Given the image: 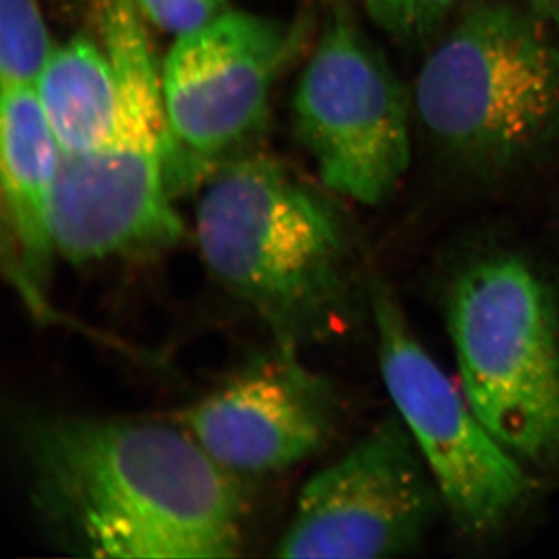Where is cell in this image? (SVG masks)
Wrapping results in <instances>:
<instances>
[{
  "instance_id": "cell-1",
  "label": "cell",
  "mask_w": 559,
  "mask_h": 559,
  "mask_svg": "<svg viewBox=\"0 0 559 559\" xmlns=\"http://www.w3.org/2000/svg\"><path fill=\"white\" fill-rule=\"evenodd\" d=\"M16 447L40 527L91 558H234L245 500L186 428L146 419L25 414Z\"/></svg>"
},
{
  "instance_id": "cell-2",
  "label": "cell",
  "mask_w": 559,
  "mask_h": 559,
  "mask_svg": "<svg viewBox=\"0 0 559 559\" xmlns=\"http://www.w3.org/2000/svg\"><path fill=\"white\" fill-rule=\"evenodd\" d=\"M197 237L213 278L299 348L345 314V235L336 213L278 162L248 156L212 176Z\"/></svg>"
},
{
  "instance_id": "cell-7",
  "label": "cell",
  "mask_w": 559,
  "mask_h": 559,
  "mask_svg": "<svg viewBox=\"0 0 559 559\" xmlns=\"http://www.w3.org/2000/svg\"><path fill=\"white\" fill-rule=\"evenodd\" d=\"M378 356L385 388L439 489L468 535H488L522 509L530 479L411 329L395 294L371 285Z\"/></svg>"
},
{
  "instance_id": "cell-6",
  "label": "cell",
  "mask_w": 559,
  "mask_h": 559,
  "mask_svg": "<svg viewBox=\"0 0 559 559\" xmlns=\"http://www.w3.org/2000/svg\"><path fill=\"white\" fill-rule=\"evenodd\" d=\"M297 135L341 197L380 205L409 170V97L345 9L331 13L293 100Z\"/></svg>"
},
{
  "instance_id": "cell-9",
  "label": "cell",
  "mask_w": 559,
  "mask_h": 559,
  "mask_svg": "<svg viewBox=\"0 0 559 559\" xmlns=\"http://www.w3.org/2000/svg\"><path fill=\"white\" fill-rule=\"evenodd\" d=\"M441 502L406 426L385 419L300 491L282 558H384L419 546Z\"/></svg>"
},
{
  "instance_id": "cell-14",
  "label": "cell",
  "mask_w": 559,
  "mask_h": 559,
  "mask_svg": "<svg viewBox=\"0 0 559 559\" xmlns=\"http://www.w3.org/2000/svg\"><path fill=\"white\" fill-rule=\"evenodd\" d=\"M463 2L465 0H364L377 27L404 46L428 43Z\"/></svg>"
},
{
  "instance_id": "cell-15",
  "label": "cell",
  "mask_w": 559,
  "mask_h": 559,
  "mask_svg": "<svg viewBox=\"0 0 559 559\" xmlns=\"http://www.w3.org/2000/svg\"><path fill=\"white\" fill-rule=\"evenodd\" d=\"M143 20L176 38L218 20L229 10V0H135Z\"/></svg>"
},
{
  "instance_id": "cell-3",
  "label": "cell",
  "mask_w": 559,
  "mask_h": 559,
  "mask_svg": "<svg viewBox=\"0 0 559 559\" xmlns=\"http://www.w3.org/2000/svg\"><path fill=\"white\" fill-rule=\"evenodd\" d=\"M100 24L119 81L116 123L97 148L62 154L51 197L55 249L73 264L153 259L183 235L176 143L145 20L135 0H103Z\"/></svg>"
},
{
  "instance_id": "cell-5",
  "label": "cell",
  "mask_w": 559,
  "mask_h": 559,
  "mask_svg": "<svg viewBox=\"0 0 559 559\" xmlns=\"http://www.w3.org/2000/svg\"><path fill=\"white\" fill-rule=\"evenodd\" d=\"M448 326L462 390L521 463L559 466V314L522 259L474 261L452 282Z\"/></svg>"
},
{
  "instance_id": "cell-16",
  "label": "cell",
  "mask_w": 559,
  "mask_h": 559,
  "mask_svg": "<svg viewBox=\"0 0 559 559\" xmlns=\"http://www.w3.org/2000/svg\"><path fill=\"white\" fill-rule=\"evenodd\" d=\"M524 7L559 38V0H524Z\"/></svg>"
},
{
  "instance_id": "cell-13",
  "label": "cell",
  "mask_w": 559,
  "mask_h": 559,
  "mask_svg": "<svg viewBox=\"0 0 559 559\" xmlns=\"http://www.w3.org/2000/svg\"><path fill=\"white\" fill-rule=\"evenodd\" d=\"M51 53L39 0H0L2 90L36 86Z\"/></svg>"
},
{
  "instance_id": "cell-4",
  "label": "cell",
  "mask_w": 559,
  "mask_h": 559,
  "mask_svg": "<svg viewBox=\"0 0 559 559\" xmlns=\"http://www.w3.org/2000/svg\"><path fill=\"white\" fill-rule=\"evenodd\" d=\"M425 130L471 170L502 171L559 138V39L525 7L474 3L419 69Z\"/></svg>"
},
{
  "instance_id": "cell-8",
  "label": "cell",
  "mask_w": 559,
  "mask_h": 559,
  "mask_svg": "<svg viewBox=\"0 0 559 559\" xmlns=\"http://www.w3.org/2000/svg\"><path fill=\"white\" fill-rule=\"evenodd\" d=\"M301 39V25L238 10L176 39L160 70L176 194L193 187L210 162L259 134L272 87Z\"/></svg>"
},
{
  "instance_id": "cell-10",
  "label": "cell",
  "mask_w": 559,
  "mask_h": 559,
  "mask_svg": "<svg viewBox=\"0 0 559 559\" xmlns=\"http://www.w3.org/2000/svg\"><path fill=\"white\" fill-rule=\"evenodd\" d=\"M336 396L296 347L278 345L183 412L182 426L230 473L290 468L325 447Z\"/></svg>"
},
{
  "instance_id": "cell-12",
  "label": "cell",
  "mask_w": 559,
  "mask_h": 559,
  "mask_svg": "<svg viewBox=\"0 0 559 559\" xmlns=\"http://www.w3.org/2000/svg\"><path fill=\"white\" fill-rule=\"evenodd\" d=\"M36 92L64 156L97 148L116 123V68L106 47L86 36L53 50Z\"/></svg>"
},
{
  "instance_id": "cell-11",
  "label": "cell",
  "mask_w": 559,
  "mask_h": 559,
  "mask_svg": "<svg viewBox=\"0 0 559 559\" xmlns=\"http://www.w3.org/2000/svg\"><path fill=\"white\" fill-rule=\"evenodd\" d=\"M3 270L38 319H55L50 286L57 255L50 229L51 197L62 150L36 86L2 90L0 109Z\"/></svg>"
}]
</instances>
